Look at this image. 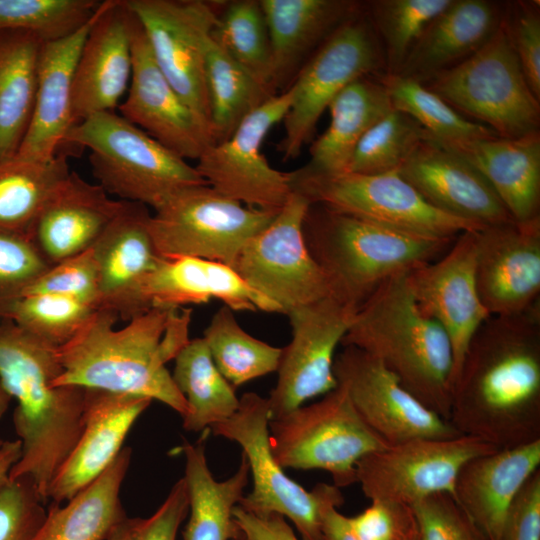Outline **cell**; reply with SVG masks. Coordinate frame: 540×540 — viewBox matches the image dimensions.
Returning <instances> with one entry per match:
<instances>
[{
    "label": "cell",
    "mask_w": 540,
    "mask_h": 540,
    "mask_svg": "<svg viewBox=\"0 0 540 540\" xmlns=\"http://www.w3.org/2000/svg\"><path fill=\"white\" fill-rule=\"evenodd\" d=\"M269 434L283 469L324 470L338 488L356 483L362 457L389 445L362 420L340 385L319 401L270 420Z\"/></svg>",
    "instance_id": "obj_8"
},
{
    "label": "cell",
    "mask_w": 540,
    "mask_h": 540,
    "mask_svg": "<svg viewBox=\"0 0 540 540\" xmlns=\"http://www.w3.org/2000/svg\"><path fill=\"white\" fill-rule=\"evenodd\" d=\"M62 372L58 347L11 320L0 321V379L17 401L13 426L22 443L9 478L30 477L45 502L84 426L86 388L55 386Z\"/></svg>",
    "instance_id": "obj_3"
},
{
    "label": "cell",
    "mask_w": 540,
    "mask_h": 540,
    "mask_svg": "<svg viewBox=\"0 0 540 540\" xmlns=\"http://www.w3.org/2000/svg\"><path fill=\"white\" fill-rule=\"evenodd\" d=\"M452 0H373L366 11L381 43L386 73L396 74L427 25Z\"/></svg>",
    "instance_id": "obj_43"
},
{
    "label": "cell",
    "mask_w": 540,
    "mask_h": 540,
    "mask_svg": "<svg viewBox=\"0 0 540 540\" xmlns=\"http://www.w3.org/2000/svg\"><path fill=\"white\" fill-rule=\"evenodd\" d=\"M292 98L290 86L248 115L227 140L204 150L195 168L210 187L250 208L279 211L283 207L292 192L288 172L271 167L262 144L283 121Z\"/></svg>",
    "instance_id": "obj_15"
},
{
    "label": "cell",
    "mask_w": 540,
    "mask_h": 540,
    "mask_svg": "<svg viewBox=\"0 0 540 540\" xmlns=\"http://www.w3.org/2000/svg\"><path fill=\"white\" fill-rule=\"evenodd\" d=\"M91 22L67 38L42 44L34 110L15 156L46 162L62 149L67 134L74 126V71Z\"/></svg>",
    "instance_id": "obj_30"
},
{
    "label": "cell",
    "mask_w": 540,
    "mask_h": 540,
    "mask_svg": "<svg viewBox=\"0 0 540 540\" xmlns=\"http://www.w3.org/2000/svg\"><path fill=\"white\" fill-rule=\"evenodd\" d=\"M497 450L468 435L411 439L362 457L356 465V482L370 500L412 506L435 493L454 496L456 478L463 465Z\"/></svg>",
    "instance_id": "obj_16"
},
{
    "label": "cell",
    "mask_w": 540,
    "mask_h": 540,
    "mask_svg": "<svg viewBox=\"0 0 540 540\" xmlns=\"http://www.w3.org/2000/svg\"><path fill=\"white\" fill-rule=\"evenodd\" d=\"M130 15L132 69L120 115L181 158L198 160L213 144L210 126L163 75L141 26Z\"/></svg>",
    "instance_id": "obj_19"
},
{
    "label": "cell",
    "mask_w": 540,
    "mask_h": 540,
    "mask_svg": "<svg viewBox=\"0 0 540 540\" xmlns=\"http://www.w3.org/2000/svg\"><path fill=\"white\" fill-rule=\"evenodd\" d=\"M506 2L452 0L424 29L396 73L424 83L479 50L498 30Z\"/></svg>",
    "instance_id": "obj_28"
},
{
    "label": "cell",
    "mask_w": 540,
    "mask_h": 540,
    "mask_svg": "<svg viewBox=\"0 0 540 540\" xmlns=\"http://www.w3.org/2000/svg\"><path fill=\"white\" fill-rule=\"evenodd\" d=\"M277 213L247 207L204 184L172 195L151 214L148 228L163 258L192 256L233 268L244 245Z\"/></svg>",
    "instance_id": "obj_10"
},
{
    "label": "cell",
    "mask_w": 540,
    "mask_h": 540,
    "mask_svg": "<svg viewBox=\"0 0 540 540\" xmlns=\"http://www.w3.org/2000/svg\"><path fill=\"white\" fill-rule=\"evenodd\" d=\"M68 146L89 150L92 174L108 194L153 210L184 188L207 184L195 166L113 111L73 126Z\"/></svg>",
    "instance_id": "obj_6"
},
{
    "label": "cell",
    "mask_w": 540,
    "mask_h": 540,
    "mask_svg": "<svg viewBox=\"0 0 540 540\" xmlns=\"http://www.w3.org/2000/svg\"><path fill=\"white\" fill-rule=\"evenodd\" d=\"M152 400L87 389L83 431L55 476L49 500L63 504L96 480L123 448L124 440Z\"/></svg>",
    "instance_id": "obj_25"
},
{
    "label": "cell",
    "mask_w": 540,
    "mask_h": 540,
    "mask_svg": "<svg viewBox=\"0 0 540 540\" xmlns=\"http://www.w3.org/2000/svg\"><path fill=\"white\" fill-rule=\"evenodd\" d=\"M12 398L2 385L0 379V419L6 414Z\"/></svg>",
    "instance_id": "obj_58"
},
{
    "label": "cell",
    "mask_w": 540,
    "mask_h": 540,
    "mask_svg": "<svg viewBox=\"0 0 540 540\" xmlns=\"http://www.w3.org/2000/svg\"><path fill=\"white\" fill-rule=\"evenodd\" d=\"M270 420L267 398L248 392L230 418L210 428L213 435L238 443L248 463L253 487L238 505L255 514H280L293 522L303 540H323L322 505L329 484L307 491L286 475L271 451Z\"/></svg>",
    "instance_id": "obj_13"
},
{
    "label": "cell",
    "mask_w": 540,
    "mask_h": 540,
    "mask_svg": "<svg viewBox=\"0 0 540 540\" xmlns=\"http://www.w3.org/2000/svg\"><path fill=\"white\" fill-rule=\"evenodd\" d=\"M504 23L526 80L540 100V4L539 1H509Z\"/></svg>",
    "instance_id": "obj_51"
},
{
    "label": "cell",
    "mask_w": 540,
    "mask_h": 540,
    "mask_svg": "<svg viewBox=\"0 0 540 540\" xmlns=\"http://www.w3.org/2000/svg\"><path fill=\"white\" fill-rule=\"evenodd\" d=\"M291 190L311 204H320L404 233L455 240L480 227L430 205L397 172L334 175L288 172Z\"/></svg>",
    "instance_id": "obj_9"
},
{
    "label": "cell",
    "mask_w": 540,
    "mask_h": 540,
    "mask_svg": "<svg viewBox=\"0 0 540 540\" xmlns=\"http://www.w3.org/2000/svg\"><path fill=\"white\" fill-rule=\"evenodd\" d=\"M203 431L196 443L184 440V480L189 499V520L183 532L184 540H232L240 531L233 509L242 499L249 479V466L244 455L236 472L217 481L208 466L206 439Z\"/></svg>",
    "instance_id": "obj_34"
},
{
    "label": "cell",
    "mask_w": 540,
    "mask_h": 540,
    "mask_svg": "<svg viewBox=\"0 0 540 540\" xmlns=\"http://www.w3.org/2000/svg\"><path fill=\"white\" fill-rule=\"evenodd\" d=\"M4 441L5 440L0 436V447L3 445Z\"/></svg>",
    "instance_id": "obj_60"
},
{
    "label": "cell",
    "mask_w": 540,
    "mask_h": 540,
    "mask_svg": "<svg viewBox=\"0 0 540 540\" xmlns=\"http://www.w3.org/2000/svg\"><path fill=\"white\" fill-rule=\"evenodd\" d=\"M476 284L490 316L524 312L540 301V219L476 231Z\"/></svg>",
    "instance_id": "obj_21"
},
{
    "label": "cell",
    "mask_w": 540,
    "mask_h": 540,
    "mask_svg": "<svg viewBox=\"0 0 540 540\" xmlns=\"http://www.w3.org/2000/svg\"><path fill=\"white\" fill-rule=\"evenodd\" d=\"M42 44L26 31H0V162L17 154L28 129Z\"/></svg>",
    "instance_id": "obj_36"
},
{
    "label": "cell",
    "mask_w": 540,
    "mask_h": 540,
    "mask_svg": "<svg viewBox=\"0 0 540 540\" xmlns=\"http://www.w3.org/2000/svg\"><path fill=\"white\" fill-rule=\"evenodd\" d=\"M188 512L187 486L184 478H181L151 516H126L114 527L107 540H176L180 524Z\"/></svg>",
    "instance_id": "obj_52"
},
{
    "label": "cell",
    "mask_w": 540,
    "mask_h": 540,
    "mask_svg": "<svg viewBox=\"0 0 540 540\" xmlns=\"http://www.w3.org/2000/svg\"><path fill=\"white\" fill-rule=\"evenodd\" d=\"M476 253V231H466L438 259L407 273L416 302L450 340L452 387L472 337L490 316L477 289Z\"/></svg>",
    "instance_id": "obj_20"
},
{
    "label": "cell",
    "mask_w": 540,
    "mask_h": 540,
    "mask_svg": "<svg viewBox=\"0 0 540 540\" xmlns=\"http://www.w3.org/2000/svg\"><path fill=\"white\" fill-rule=\"evenodd\" d=\"M333 372L362 420L389 445L462 435L408 392L380 361L361 349L343 346L335 356Z\"/></svg>",
    "instance_id": "obj_18"
},
{
    "label": "cell",
    "mask_w": 540,
    "mask_h": 540,
    "mask_svg": "<svg viewBox=\"0 0 540 540\" xmlns=\"http://www.w3.org/2000/svg\"><path fill=\"white\" fill-rule=\"evenodd\" d=\"M232 540H251L249 539L244 532L240 529L239 533Z\"/></svg>",
    "instance_id": "obj_59"
},
{
    "label": "cell",
    "mask_w": 540,
    "mask_h": 540,
    "mask_svg": "<svg viewBox=\"0 0 540 540\" xmlns=\"http://www.w3.org/2000/svg\"><path fill=\"white\" fill-rule=\"evenodd\" d=\"M71 173L68 152L38 162L14 156L0 162V230L29 235L49 199Z\"/></svg>",
    "instance_id": "obj_38"
},
{
    "label": "cell",
    "mask_w": 540,
    "mask_h": 540,
    "mask_svg": "<svg viewBox=\"0 0 540 540\" xmlns=\"http://www.w3.org/2000/svg\"><path fill=\"white\" fill-rule=\"evenodd\" d=\"M124 203L71 171L44 206L29 237L52 266L92 248Z\"/></svg>",
    "instance_id": "obj_26"
},
{
    "label": "cell",
    "mask_w": 540,
    "mask_h": 540,
    "mask_svg": "<svg viewBox=\"0 0 540 540\" xmlns=\"http://www.w3.org/2000/svg\"><path fill=\"white\" fill-rule=\"evenodd\" d=\"M379 38L365 8L338 28L299 69L291 87L293 98L283 119L278 145L284 160L295 159L311 139L332 100L351 82L386 73Z\"/></svg>",
    "instance_id": "obj_11"
},
{
    "label": "cell",
    "mask_w": 540,
    "mask_h": 540,
    "mask_svg": "<svg viewBox=\"0 0 540 540\" xmlns=\"http://www.w3.org/2000/svg\"><path fill=\"white\" fill-rule=\"evenodd\" d=\"M174 360L171 375L187 404L182 418L186 431L208 430L237 411L240 398L214 364L202 337L190 339Z\"/></svg>",
    "instance_id": "obj_37"
},
{
    "label": "cell",
    "mask_w": 540,
    "mask_h": 540,
    "mask_svg": "<svg viewBox=\"0 0 540 540\" xmlns=\"http://www.w3.org/2000/svg\"><path fill=\"white\" fill-rule=\"evenodd\" d=\"M95 303L54 294L26 295L9 319L38 339L60 347L68 342L98 310Z\"/></svg>",
    "instance_id": "obj_46"
},
{
    "label": "cell",
    "mask_w": 540,
    "mask_h": 540,
    "mask_svg": "<svg viewBox=\"0 0 540 540\" xmlns=\"http://www.w3.org/2000/svg\"><path fill=\"white\" fill-rule=\"evenodd\" d=\"M147 206L125 201L120 213L93 245L98 266L99 306L131 319L149 311L144 283L163 259L150 235Z\"/></svg>",
    "instance_id": "obj_24"
},
{
    "label": "cell",
    "mask_w": 540,
    "mask_h": 540,
    "mask_svg": "<svg viewBox=\"0 0 540 540\" xmlns=\"http://www.w3.org/2000/svg\"><path fill=\"white\" fill-rule=\"evenodd\" d=\"M430 137L433 136L412 117L393 109L359 141L347 172L369 175L397 172Z\"/></svg>",
    "instance_id": "obj_45"
},
{
    "label": "cell",
    "mask_w": 540,
    "mask_h": 540,
    "mask_svg": "<svg viewBox=\"0 0 540 540\" xmlns=\"http://www.w3.org/2000/svg\"><path fill=\"white\" fill-rule=\"evenodd\" d=\"M419 540H486L449 493H435L412 506Z\"/></svg>",
    "instance_id": "obj_50"
},
{
    "label": "cell",
    "mask_w": 540,
    "mask_h": 540,
    "mask_svg": "<svg viewBox=\"0 0 540 540\" xmlns=\"http://www.w3.org/2000/svg\"><path fill=\"white\" fill-rule=\"evenodd\" d=\"M151 308L115 329L118 315L98 309L79 331L58 347L63 368L55 386L76 385L158 400L183 418L184 396L167 362L188 343L191 310Z\"/></svg>",
    "instance_id": "obj_2"
},
{
    "label": "cell",
    "mask_w": 540,
    "mask_h": 540,
    "mask_svg": "<svg viewBox=\"0 0 540 540\" xmlns=\"http://www.w3.org/2000/svg\"><path fill=\"white\" fill-rule=\"evenodd\" d=\"M356 311L328 296L286 314L291 341L282 348L277 382L267 398L271 420L337 387L333 372L335 352Z\"/></svg>",
    "instance_id": "obj_17"
},
{
    "label": "cell",
    "mask_w": 540,
    "mask_h": 540,
    "mask_svg": "<svg viewBox=\"0 0 540 540\" xmlns=\"http://www.w3.org/2000/svg\"><path fill=\"white\" fill-rule=\"evenodd\" d=\"M34 481L21 476L0 487V540H34L46 518Z\"/></svg>",
    "instance_id": "obj_48"
},
{
    "label": "cell",
    "mask_w": 540,
    "mask_h": 540,
    "mask_svg": "<svg viewBox=\"0 0 540 540\" xmlns=\"http://www.w3.org/2000/svg\"><path fill=\"white\" fill-rule=\"evenodd\" d=\"M99 0H0V31L22 30L43 43L67 38L89 24Z\"/></svg>",
    "instance_id": "obj_44"
},
{
    "label": "cell",
    "mask_w": 540,
    "mask_h": 540,
    "mask_svg": "<svg viewBox=\"0 0 540 540\" xmlns=\"http://www.w3.org/2000/svg\"><path fill=\"white\" fill-rule=\"evenodd\" d=\"M539 466L540 440L474 457L459 471L453 497L486 540H501L516 494Z\"/></svg>",
    "instance_id": "obj_27"
},
{
    "label": "cell",
    "mask_w": 540,
    "mask_h": 540,
    "mask_svg": "<svg viewBox=\"0 0 540 540\" xmlns=\"http://www.w3.org/2000/svg\"><path fill=\"white\" fill-rule=\"evenodd\" d=\"M202 338L214 364L234 388L278 369L282 348L244 331L233 310L224 304L213 315Z\"/></svg>",
    "instance_id": "obj_40"
},
{
    "label": "cell",
    "mask_w": 540,
    "mask_h": 540,
    "mask_svg": "<svg viewBox=\"0 0 540 540\" xmlns=\"http://www.w3.org/2000/svg\"><path fill=\"white\" fill-rule=\"evenodd\" d=\"M449 422L498 450L540 440V301L480 325L452 387Z\"/></svg>",
    "instance_id": "obj_1"
},
{
    "label": "cell",
    "mask_w": 540,
    "mask_h": 540,
    "mask_svg": "<svg viewBox=\"0 0 540 540\" xmlns=\"http://www.w3.org/2000/svg\"><path fill=\"white\" fill-rule=\"evenodd\" d=\"M303 234L331 295L356 310L388 279L438 259L454 242L411 235L320 204L310 205Z\"/></svg>",
    "instance_id": "obj_5"
},
{
    "label": "cell",
    "mask_w": 540,
    "mask_h": 540,
    "mask_svg": "<svg viewBox=\"0 0 540 540\" xmlns=\"http://www.w3.org/2000/svg\"><path fill=\"white\" fill-rule=\"evenodd\" d=\"M344 502L340 488L328 485L322 505L323 540H359L352 532L348 517L339 513L337 508Z\"/></svg>",
    "instance_id": "obj_56"
},
{
    "label": "cell",
    "mask_w": 540,
    "mask_h": 540,
    "mask_svg": "<svg viewBox=\"0 0 540 540\" xmlns=\"http://www.w3.org/2000/svg\"><path fill=\"white\" fill-rule=\"evenodd\" d=\"M233 516L238 527L251 540H299L280 514H255L236 505Z\"/></svg>",
    "instance_id": "obj_55"
},
{
    "label": "cell",
    "mask_w": 540,
    "mask_h": 540,
    "mask_svg": "<svg viewBox=\"0 0 540 540\" xmlns=\"http://www.w3.org/2000/svg\"><path fill=\"white\" fill-rule=\"evenodd\" d=\"M132 457L123 447L108 468L64 505L51 502L34 540H107L127 515L120 490Z\"/></svg>",
    "instance_id": "obj_35"
},
{
    "label": "cell",
    "mask_w": 540,
    "mask_h": 540,
    "mask_svg": "<svg viewBox=\"0 0 540 540\" xmlns=\"http://www.w3.org/2000/svg\"><path fill=\"white\" fill-rule=\"evenodd\" d=\"M501 540H540V469L516 494L505 518Z\"/></svg>",
    "instance_id": "obj_54"
},
{
    "label": "cell",
    "mask_w": 540,
    "mask_h": 540,
    "mask_svg": "<svg viewBox=\"0 0 540 540\" xmlns=\"http://www.w3.org/2000/svg\"><path fill=\"white\" fill-rule=\"evenodd\" d=\"M422 84L499 137L518 138L540 131V100L526 80L504 18L479 50Z\"/></svg>",
    "instance_id": "obj_7"
},
{
    "label": "cell",
    "mask_w": 540,
    "mask_h": 540,
    "mask_svg": "<svg viewBox=\"0 0 540 540\" xmlns=\"http://www.w3.org/2000/svg\"><path fill=\"white\" fill-rule=\"evenodd\" d=\"M35 294L67 296L99 306L98 266L93 248L50 266L23 296Z\"/></svg>",
    "instance_id": "obj_49"
},
{
    "label": "cell",
    "mask_w": 540,
    "mask_h": 540,
    "mask_svg": "<svg viewBox=\"0 0 540 540\" xmlns=\"http://www.w3.org/2000/svg\"><path fill=\"white\" fill-rule=\"evenodd\" d=\"M141 26L159 69L210 126L206 53L219 13L202 0H124Z\"/></svg>",
    "instance_id": "obj_14"
},
{
    "label": "cell",
    "mask_w": 540,
    "mask_h": 540,
    "mask_svg": "<svg viewBox=\"0 0 540 540\" xmlns=\"http://www.w3.org/2000/svg\"><path fill=\"white\" fill-rule=\"evenodd\" d=\"M205 79L213 144L227 140L248 115L277 94L233 60L212 37Z\"/></svg>",
    "instance_id": "obj_39"
},
{
    "label": "cell",
    "mask_w": 540,
    "mask_h": 540,
    "mask_svg": "<svg viewBox=\"0 0 540 540\" xmlns=\"http://www.w3.org/2000/svg\"><path fill=\"white\" fill-rule=\"evenodd\" d=\"M328 108L330 125L312 144L309 161L297 169L300 173H346L359 141L394 109L386 88L377 76L354 80L332 100Z\"/></svg>",
    "instance_id": "obj_33"
},
{
    "label": "cell",
    "mask_w": 540,
    "mask_h": 540,
    "mask_svg": "<svg viewBox=\"0 0 540 540\" xmlns=\"http://www.w3.org/2000/svg\"><path fill=\"white\" fill-rule=\"evenodd\" d=\"M341 345L376 358L408 392L449 421L451 343L439 323L416 302L407 273L388 279L357 309Z\"/></svg>",
    "instance_id": "obj_4"
},
{
    "label": "cell",
    "mask_w": 540,
    "mask_h": 540,
    "mask_svg": "<svg viewBox=\"0 0 540 540\" xmlns=\"http://www.w3.org/2000/svg\"><path fill=\"white\" fill-rule=\"evenodd\" d=\"M377 78L386 88L394 109L412 117L448 147L498 136L490 128L462 116L416 80L389 73Z\"/></svg>",
    "instance_id": "obj_41"
},
{
    "label": "cell",
    "mask_w": 540,
    "mask_h": 540,
    "mask_svg": "<svg viewBox=\"0 0 540 540\" xmlns=\"http://www.w3.org/2000/svg\"><path fill=\"white\" fill-rule=\"evenodd\" d=\"M131 69L130 12L124 0L102 1L74 71V126L94 114L112 112L128 90Z\"/></svg>",
    "instance_id": "obj_23"
},
{
    "label": "cell",
    "mask_w": 540,
    "mask_h": 540,
    "mask_svg": "<svg viewBox=\"0 0 540 540\" xmlns=\"http://www.w3.org/2000/svg\"><path fill=\"white\" fill-rule=\"evenodd\" d=\"M350 528L359 540H419L418 526L411 506L383 499L354 517Z\"/></svg>",
    "instance_id": "obj_53"
},
{
    "label": "cell",
    "mask_w": 540,
    "mask_h": 540,
    "mask_svg": "<svg viewBox=\"0 0 540 540\" xmlns=\"http://www.w3.org/2000/svg\"><path fill=\"white\" fill-rule=\"evenodd\" d=\"M211 37L253 77L276 91L268 30L259 1L228 2Z\"/></svg>",
    "instance_id": "obj_42"
},
{
    "label": "cell",
    "mask_w": 540,
    "mask_h": 540,
    "mask_svg": "<svg viewBox=\"0 0 540 540\" xmlns=\"http://www.w3.org/2000/svg\"><path fill=\"white\" fill-rule=\"evenodd\" d=\"M142 295L149 309H174L218 299L233 311L280 313L232 267L192 256L163 258L146 279Z\"/></svg>",
    "instance_id": "obj_29"
},
{
    "label": "cell",
    "mask_w": 540,
    "mask_h": 540,
    "mask_svg": "<svg viewBox=\"0 0 540 540\" xmlns=\"http://www.w3.org/2000/svg\"><path fill=\"white\" fill-rule=\"evenodd\" d=\"M449 148L486 178L515 222L540 219V131Z\"/></svg>",
    "instance_id": "obj_32"
},
{
    "label": "cell",
    "mask_w": 540,
    "mask_h": 540,
    "mask_svg": "<svg viewBox=\"0 0 540 540\" xmlns=\"http://www.w3.org/2000/svg\"><path fill=\"white\" fill-rule=\"evenodd\" d=\"M22 454V443L19 439L5 440L0 447V487L5 484L11 470Z\"/></svg>",
    "instance_id": "obj_57"
},
{
    "label": "cell",
    "mask_w": 540,
    "mask_h": 540,
    "mask_svg": "<svg viewBox=\"0 0 540 540\" xmlns=\"http://www.w3.org/2000/svg\"><path fill=\"white\" fill-rule=\"evenodd\" d=\"M310 205L292 191L274 219L244 245L233 266L281 314L332 296L304 239L303 223Z\"/></svg>",
    "instance_id": "obj_12"
},
{
    "label": "cell",
    "mask_w": 540,
    "mask_h": 540,
    "mask_svg": "<svg viewBox=\"0 0 540 540\" xmlns=\"http://www.w3.org/2000/svg\"><path fill=\"white\" fill-rule=\"evenodd\" d=\"M49 267L28 234L0 230V321Z\"/></svg>",
    "instance_id": "obj_47"
},
{
    "label": "cell",
    "mask_w": 540,
    "mask_h": 540,
    "mask_svg": "<svg viewBox=\"0 0 540 540\" xmlns=\"http://www.w3.org/2000/svg\"><path fill=\"white\" fill-rule=\"evenodd\" d=\"M397 173L448 215L480 227L514 221L486 178L434 137L423 141Z\"/></svg>",
    "instance_id": "obj_22"
},
{
    "label": "cell",
    "mask_w": 540,
    "mask_h": 540,
    "mask_svg": "<svg viewBox=\"0 0 540 540\" xmlns=\"http://www.w3.org/2000/svg\"><path fill=\"white\" fill-rule=\"evenodd\" d=\"M271 47L273 82L277 89L310 52L365 4L354 0H260Z\"/></svg>",
    "instance_id": "obj_31"
}]
</instances>
